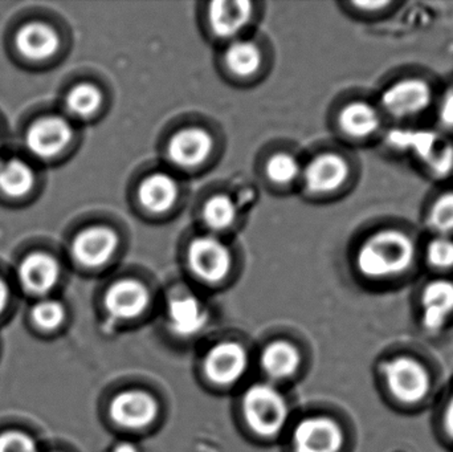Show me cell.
<instances>
[{
	"mask_svg": "<svg viewBox=\"0 0 453 452\" xmlns=\"http://www.w3.org/2000/svg\"><path fill=\"white\" fill-rule=\"evenodd\" d=\"M415 244L407 234L383 230L365 241L357 254V267L370 279L396 278L410 270Z\"/></svg>",
	"mask_w": 453,
	"mask_h": 452,
	"instance_id": "cell-1",
	"label": "cell"
},
{
	"mask_svg": "<svg viewBox=\"0 0 453 452\" xmlns=\"http://www.w3.org/2000/svg\"><path fill=\"white\" fill-rule=\"evenodd\" d=\"M244 413L253 432L273 437L281 432L288 419V405L279 390L271 385H253L244 395Z\"/></svg>",
	"mask_w": 453,
	"mask_h": 452,
	"instance_id": "cell-2",
	"label": "cell"
},
{
	"mask_svg": "<svg viewBox=\"0 0 453 452\" xmlns=\"http://www.w3.org/2000/svg\"><path fill=\"white\" fill-rule=\"evenodd\" d=\"M388 389L403 403H417L430 390V377L422 364L409 357H398L383 368Z\"/></svg>",
	"mask_w": 453,
	"mask_h": 452,
	"instance_id": "cell-3",
	"label": "cell"
},
{
	"mask_svg": "<svg viewBox=\"0 0 453 452\" xmlns=\"http://www.w3.org/2000/svg\"><path fill=\"white\" fill-rule=\"evenodd\" d=\"M188 264L202 280L219 283L231 271V251L219 239L201 236L188 247Z\"/></svg>",
	"mask_w": 453,
	"mask_h": 452,
	"instance_id": "cell-4",
	"label": "cell"
},
{
	"mask_svg": "<svg viewBox=\"0 0 453 452\" xmlns=\"http://www.w3.org/2000/svg\"><path fill=\"white\" fill-rule=\"evenodd\" d=\"M433 100L430 85L419 79L395 82L383 92L382 106L396 119L417 116L428 108Z\"/></svg>",
	"mask_w": 453,
	"mask_h": 452,
	"instance_id": "cell-5",
	"label": "cell"
},
{
	"mask_svg": "<svg viewBox=\"0 0 453 452\" xmlns=\"http://www.w3.org/2000/svg\"><path fill=\"white\" fill-rule=\"evenodd\" d=\"M71 140V125L61 117L50 116L39 119L29 127L26 143L37 158L50 159L61 153Z\"/></svg>",
	"mask_w": 453,
	"mask_h": 452,
	"instance_id": "cell-6",
	"label": "cell"
},
{
	"mask_svg": "<svg viewBox=\"0 0 453 452\" xmlns=\"http://www.w3.org/2000/svg\"><path fill=\"white\" fill-rule=\"evenodd\" d=\"M296 452H340L343 443L342 430L325 417L303 419L293 435Z\"/></svg>",
	"mask_w": 453,
	"mask_h": 452,
	"instance_id": "cell-7",
	"label": "cell"
},
{
	"mask_svg": "<svg viewBox=\"0 0 453 452\" xmlns=\"http://www.w3.org/2000/svg\"><path fill=\"white\" fill-rule=\"evenodd\" d=\"M119 249V236L108 227H90L74 239V259L85 267H100L111 260Z\"/></svg>",
	"mask_w": 453,
	"mask_h": 452,
	"instance_id": "cell-8",
	"label": "cell"
},
{
	"mask_svg": "<svg viewBox=\"0 0 453 452\" xmlns=\"http://www.w3.org/2000/svg\"><path fill=\"white\" fill-rule=\"evenodd\" d=\"M158 416V403L145 392H125L111 403V417L119 426L141 429L149 426Z\"/></svg>",
	"mask_w": 453,
	"mask_h": 452,
	"instance_id": "cell-9",
	"label": "cell"
},
{
	"mask_svg": "<svg viewBox=\"0 0 453 452\" xmlns=\"http://www.w3.org/2000/svg\"><path fill=\"white\" fill-rule=\"evenodd\" d=\"M247 364V353L242 345L222 342L210 350L204 361V371L215 384L229 385L242 379Z\"/></svg>",
	"mask_w": 453,
	"mask_h": 452,
	"instance_id": "cell-10",
	"label": "cell"
},
{
	"mask_svg": "<svg viewBox=\"0 0 453 452\" xmlns=\"http://www.w3.org/2000/svg\"><path fill=\"white\" fill-rule=\"evenodd\" d=\"M211 134L198 127L180 130L169 143V157L173 164L185 169L199 166L212 153Z\"/></svg>",
	"mask_w": 453,
	"mask_h": 452,
	"instance_id": "cell-11",
	"label": "cell"
},
{
	"mask_svg": "<svg viewBox=\"0 0 453 452\" xmlns=\"http://www.w3.org/2000/svg\"><path fill=\"white\" fill-rule=\"evenodd\" d=\"M350 174L348 162L337 154L326 153L314 158L303 172V182L313 193L337 190Z\"/></svg>",
	"mask_w": 453,
	"mask_h": 452,
	"instance_id": "cell-12",
	"label": "cell"
},
{
	"mask_svg": "<svg viewBox=\"0 0 453 452\" xmlns=\"http://www.w3.org/2000/svg\"><path fill=\"white\" fill-rule=\"evenodd\" d=\"M149 291L140 281L127 279L113 284L105 297V307L111 318L130 320L148 307Z\"/></svg>",
	"mask_w": 453,
	"mask_h": 452,
	"instance_id": "cell-13",
	"label": "cell"
},
{
	"mask_svg": "<svg viewBox=\"0 0 453 452\" xmlns=\"http://www.w3.org/2000/svg\"><path fill=\"white\" fill-rule=\"evenodd\" d=\"M60 276L58 263L42 252L28 255L19 267V279L24 289L36 296H44L52 291Z\"/></svg>",
	"mask_w": 453,
	"mask_h": 452,
	"instance_id": "cell-14",
	"label": "cell"
},
{
	"mask_svg": "<svg viewBox=\"0 0 453 452\" xmlns=\"http://www.w3.org/2000/svg\"><path fill=\"white\" fill-rule=\"evenodd\" d=\"M423 324L428 331L443 328L453 312V283L434 280L426 286L422 295Z\"/></svg>",
	"mask_w": 453,
	"mask_h": 452,
	"instance_id": "cell-15",
	"label": "cell"
},
{
	"mask_svg": "<svg viewBox=\"0 0 453 452\" xmlns=\"http://www.w3.org/2000/svg\"><path fill=\"white\" fill-rule=\"evenodd\" d=\"M252 16V3L245 0H218L210 4L212 29L220 37H234L247 26Z\"/></svg>",
	"mask_w": 453,
	"mask_h": 452,
	"instance_id": "cell-16",
	"label": "cell"
},
{
	"mask_svg": "<svg viewBox=\"0 0 453 452\" xmlns=\"http://www.w3.org/2000/svg\"><path fill=\"white\" fill-rule=\"evenodd\" d=\"M16 47L29 60H47L58 52L60 39L55 29L44 23H29L16 34Z\"/></svg>",
	"mask_w": 453,
	"mask_h": 452,
	"instance_id": "cell-17",
	"label": "cell"
},
{
	"mask_svg": "<svg viewBox=\"0 0 453 452\" xmlns=\"http://www.w3.org/2000/svg\"><path fill=\"white\" fill-rule=\"evenodd\" d=\"M180 195L174 178L165 172H157L146 178L140 186L138 196L148 211L165 212L172 209Z\"/></svg>",
	"mask_w": 453,
	"mask_h": 452,
	"instance_id": "cell-18",
	"label": "cell"
},
{
	"mask_svg": "<svg viewBox=\"0 0 453 452\" xmlns=\"http://www.w3.org/2000/svg\"><path fill=\"white\" fill-rule=\"evenodd\" d=\"M207 318L206 310L196 297H178L170 303V328L180 336H194L201 332L206 326Z\"/></svg>",
	"mask_w": 453,
	"mask_h": 452,
	"instance_id": "cell-19",
	"label": "cell"
},
{
	"mask_svg": "<svg viewBox=\"0 0 453 452\" xmlns=\"http://www.w3.org/2000/svg\"><path fill=\"white\" fill-rule=\"evenodd\" d=\"M340 125L350 137L366 138L374 134L380 127V114L370 103L357 101L349 103L341 111Z\"/></svg>",
	"mask_w": 453,
	"mask_h": 452,
	"instance_id": "cell-20",
	"label": "cell"
},
{
	"mask_svg": "<svg viewBox=\"0 0 453 452\" xmlns=\"http://www.w3.org/2000/svg\"><path fill=\"white\" fill-rule=\"evenodd\" d=\"M300 365L297 349L288 342H273L265 348L261 356V366L274 379H288L295 374Z\"/></svg>",
	"mask_w": 453,
	"mask_h": 452,
	"instance_id": "cell-21",
	"label": "cell"
},
{
	"mask_svg": "<svg viewBox=\"0 0 453 452\" xmlns=\"http://www.w3.org/2000/svg\"><path fill=\"white\" fill-rule=\"evenodd\" d=\"M34 172L19 159L0 164V190L12 198H20L34 188Z\"/></svg>",
	"mask_w": 453,
	"mask_h": 452,
	"instance_id": "cell-22",
	"label": "cell"
},
{
	"mask_svg": "<svg viewBox=\"0 0 453 452\" xmlns=\"http://www.w3.org/2000/svg\"><path fill=\"white\" fill-rule=\"evenodd\" d=\"M226 66L239 76H250L261 64L258 48L250 42H234L226 52Z\"/></svg>",
	"mask_w": 453,
	"mask_h": 452,
	"instance_id": "cell-23",
	"label": "cell"
},
{
	"mask_svg": "<svg viewBox=\"0 0 453 452\" xmlns=\"http://www.w3.org/2000/svg\"><path fill=\"white\" fill-rule=\"evenodd\" d=\"M103 103V95L92 84H80L69 92L66 106L73 116L88 119L95 114Z\"/></svg>",
	"mask_w": 453,
	"mask_h": 452,
	"instance_id": "cell-24",
	"label": "cell"
},
{
	"mask_svg": "<svg viewBox=\"0 0 453 452\" xmlns=\"http://www.w3.org/2000/svg\"><path fill=\"white\" fill-rule=\"evenodd\" d=\"M236 204L229 196L217 195L207 202L203 209V219L212 231H225L236 219Z\"/></svg>",
	"mask_w": 453,
	"mask_h": 452,
	"instance_id": "cell-25",
	"label": "cell"
},
{
	"mask_svg": "<svg viewBox=\"0 0 453 452\" xmlns=\"http://www.w3.org/2000/svg\"><path fill=\"white\" fill-rule=\"evenodd\" d=\"M31 316L37 328L55 331L65 320V308L56 300H42L32 308Z\"/></svg>",
	"mask_w": 453,
	"mask_h": 452,
	"instance_id": "cell-26",
	"label": "cell"
},
{
	"mask_svg": "<svg viewBox=\"0 0 453 452\" xmlns=\"http://www.w3.org/2000/svg\"><path fill=\"white\" fill-rule=\"evenodd\" d=\"M301 169L295 157L280 153L272 157L266 165V174L273 182L285 185L293 182L300 174Z\"/></svg>",
	"mask_w": 453,
	"mask_h": 452,
	"instance_id": "cell-27",
	"label": "cell"
},
{
	"mask_svg": "<svg viewBox=\"0 0 453 452\" xmlns=\"http://www.w3.org/2000/svg\"><path fill=\"white\" fill-rule=\"evenodd\" d=\"M431 227L441 234H449L453 231V193L441 195L434 203L428 217Z\"/></svg>",
	"mask_w": 453,
	"mask_h": 452,
	"instance_id": "cell-28",
	"label": "cell"
},
{
	"mask_svg": "<svg viewBox=\"0 0 453 452\" xmlns=\"http://www.w3.org/2000/svg\"><path fill=\"white\" fill-rule=\"evenodd\" d=\"M428 262L436 268H449L453 265V241L441 236L434 239L428 246Z\"/></svg>",
	"mask_w": 453,
	"mask_h": 452,
	"instance_id": "cell-29",
	"label": "cell"
},
{
	"mask_svg": "<svg viewBox=\"0 0 453 452\" xmlns=\"http://www.w3.org/2000/svg\"><path fill=\"white\" fill-rule=\"evenodd\" d=\"M0 452H39L34 438L21 432L0 434Z\"/></svg>",
	"mask_w": 453,
	"mask_h": 452,
	"instance_id": "cell-30",
	"label": "cell"
},
{
	"mask_svg": "<svg viewBox=\"0 0 453 452\" xmlns=\"http://www.w3.org/2000/svg\"><path fill=\"white\" fill-rule=\"evenodd\" d=\"M439 117L441 121L449 129H453V88L444 96L441 100V108H439Z\"/></svg>",
	"mask_w": 453,
	"mask_h": 452,
	"instance_id": "cell-31",
	"label": "cell"
},
{
	"mask_svg": "<svg viewBox=\"0 0 453 452\" xmlns=\"http://www.w3.org/2000/svg\"><path fill=\"white\" fill-rule=\"evenodd\" d=\"M8 303H10V289L7 283L0 278V315L4 312Z\"/></svg>",
	"mask_w": 453,
	"mask_h": 452,
	"instance_id": "cell-32",
	"label": "cell"
},
{
	"mask_svg": "<svg viewBox=\"0 0 453 452\" xmlns=\"http://www.w3.org/2000/svg\"><path fill=\"white\" fill-rule=\"evenodd\" d=\"M444 424H446L447 433L453 438V397L449 401V408H447Z\"/></svg>",
	"mask_w": 453,
	"mask_h": 452,
	"instance_id": "cell-33",
	"label": "cell"
},
{
	"mask_svg": "<svg viewBox=\"0 0 453 452\" xmlns=\"http://www.w3.org/2000/svg\"><path fill=\"white\" fill-rule=\"evenodd\" d=\"M388 2H362V3H356V5H358V7L361 8H380V7H386L388 5Z\"/></svg>",
	"mask_w": 453,
	"mask_h": 452,
	"instance_id": "cell-34",
	"label": "cell"
},
{
	"mask_svg": "<svg viewBox=\"0 0 453 452\" xmlns=\"http://www.w3.org/2000/svg\"><path fill=\"white\" fill-rule=\"evenodd\" d=\"M114 452H138L137 448L132 445V443H119L117 448H114Z\"/></svg>",
	"mask_w": 453,
	"mask_h": 452,
	"instance_id": "cell-35",
	"label": "cell"
}]
</instances>
